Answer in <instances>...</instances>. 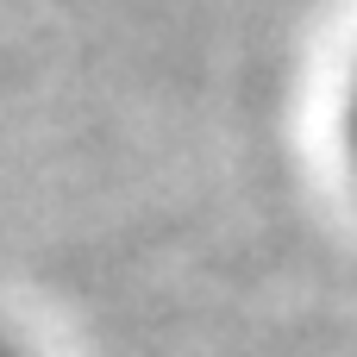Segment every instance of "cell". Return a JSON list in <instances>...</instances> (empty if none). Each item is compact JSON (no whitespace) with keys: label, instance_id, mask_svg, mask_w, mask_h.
Wrapping results in <instances>:
<instances>
[{"label":"cell","instance_id":"6da1fadb","mask_svg":"<svg viewBox=\"0 0 357 357\" xmlns=\"http://www.w3.org/2000/svg\"><path fill=\"white\" fill-rule=\"evenodd\" d=\"M0 357H19V351H13V345H0Z\"/></svg>","mask_w":357,"mask_h":357}]
</instances>
